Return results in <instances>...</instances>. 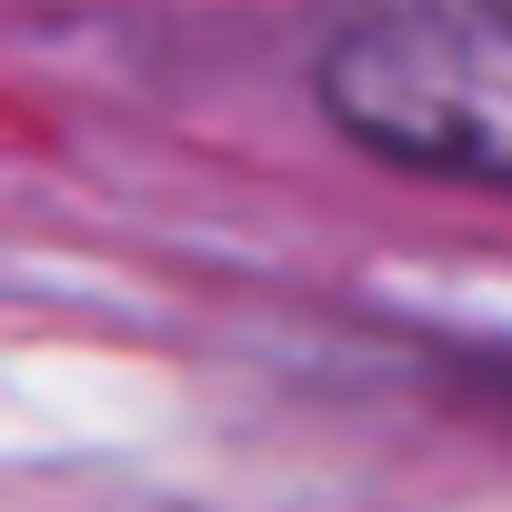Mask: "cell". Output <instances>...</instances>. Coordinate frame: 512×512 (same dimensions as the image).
Listing matches in <instances>:
<instances>
[{
    "instance_id": "1",
    "label": "cell",
    "mask_w": 512,
    "mask_h": 512,
    "mask_svg": "<svg viewBox=\"0 0 512 512\" xmlns=\"http://www.w3.org/2000/svg\"><path fill=\"white\" fill-rule=\"evenodd\" d=\"M322 111L372 161L512 191V0H362L322 41Z\"/></svg>"
}]
</instances>
